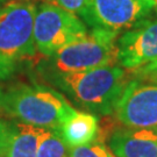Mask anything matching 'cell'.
<instances>
[{
	"mask_svg": "<svg viewBox=\"0 0 157 157\" xmlns=\"http://www.w3.org/2000/svg\"><path fill=\"white\" fill-rule=\"evenodd\" d=\"M48 84L56 87L83 109L99 115H113L114 107L129 77L115 64L76 72L40 71Z\"/></svg>",
	"mask_w": 157,
	"mask_h": 157,
	"instance_id": "cell-1",
	"label": "cell"
},
{
	"mask_svg": "<svg viewBox=\"0 0 157 157\" xmlns=\"http://www.w3.org/2000/svg\"><path fill=\"white\" fill-rule=\"evenodd\" d=\"M76 111L65 95L50 86L21 82L0 85V114L17 122L59 133Z\"/></svg>",
	"mask_w": 157,
	"mask_h": 157,
	"instance_id": "cell-2",
	"label": "cell"
},
{
	"mask_svg": "<svg viewBox=\"0 0 157 157\" xmlns=\"http://www.w3.org/2000/svg\"><path fill=\"white\" fill-rule=\"evenodd\" d=\"M119 35L102 29H91L87 35L63 47L41 63L40 71L76 72L118 64Z\"/></svg>",
	"mask_w": 157,
	"mask_h": 157,
	"instance_id": "cell-3",
	"label": "cell"
},
{
	"mask_svg": "<svg viewBox=\"0 0 157 157\" xmlns=\"http://www.w3.org/2000/svg\"><path fill=\"white\" fill-rule=\"evenodd\" d=\"M87 27L75 13L49 1L36 6L34 41L42 56L50 57L63 47L85 37Z\"/></svg>",
	"mask_w": 157,
	"mask_h": 157,
	"instance_id": "cell-4",
	"label": "cell"
},
{
	"mask_svg": "<svg viewBox=\"0 0 157 157\" xmlns=\"http://www.w3.org/2000/svg\"><path fill=\"white\" fill-rule=\"evenodd\" d=\"M36 5L32 1H11L0 10V55L14 61L36 55L34 20Z\"/></svg>",
	"mask_w": 157,
	"mask_h": 157,
	"instance_id": "cell-5",
	"label": "cell"
},
{
	"mask_svg": "<svg viewBox=\"0 0 157 157\" xmlns=\"http://www.w3.org/2000/svg\"><path fill=\"white\" fill-rule=\"evenodd\" d=\"M149 0H86L82 19L91 29L120 35L150 15Z\"/></svg>",
	"mask_w": 157,
	"mask_h": 157,
	"instance_id": "cell-6",
	"label": "cell"
},
{
	"mask_svg": "<svg viewBox=\"0 0 157 157\" xmlns=\"http://www.w3.org/2000/svg\"><path fill=\"white\" fill-rule=\"evenodd\" d=\"M113 114L124 127L157 130V82L130 78Z\"/></svg>",
	"mask_w": 157,
	"mask_h": 157,
	"instance_id": "cell-7",
	"label": "cell"
},
{
	"mask_svg": "<svg viewBox=\"0 0 157 157\" xmlns=\"http://www.w3.org/2000/svg\"><path fill=\"white\" fill-rule=\"evenodd\" d=\"M118 64L133 71L157 59V20L144 19L117 40Z\"/></svg>",
	"mask_w": 157,
	"mask_h": 157,
	"instance_id": "cell-8",
	"label": "cell"
},
{
	"mask_svg": "<svg viewBox=\"0 0 157 157\" xmlns=\"http://www.w3.org/2000/svg\"><path fill=\"white\" fill-rule=\"evenodd\" d=\"M108 148L115 157H157V130L121 127L111 133Z\"/></svg>",
	"mask_w": 157,
	"mask_h": 157,
	"instance_id": "cell-9",
	"label": "cell"
},
{
	"mask_svg": "<svg viewBox=\"0 0 157 157\" xmlns=\"http://www.w3.org/2000/svg\"><path fill=\"white\" fill-rule=\"evenodd\" d=\"M100 121L97 114L87 111H76L65 120L59 135L70 148L89 144L97 137Z\"/></svg>",
	"mask_w": 157,
	"mask_h": 157,
	"instance_id": "cell-10",
	"label": "cell"
},
{
	"mask_svg": "<svg viewBox=\"0 0 157 157\" xmlns=\"http://www.w3.org/2000/svg\"><path fill=\"white\" fill-rule=\"evenodd\" d=\"M47 130L42 127L13 122L11 139L2 157H36L40 142Z\"/></svg>",
	"mask_w": 157,
	"mask_h": 157,
	"instance_id": "cell-11",
	"label": "cell"
},
{
	"mask_svg": "<svg viewBox=\"0 0 157 157\" xmlns=\"http://www.w3.org/2000/svg\"><path fill=\"white\" fill-rule=\"evenodd\" d=\"M36 157H70V147L58 132L48 129L40 142Z\"/></svg>",
	"mask_w": 157,
	"mask_h": 157,
	"instance_id": "cell-12",
	"label": "cell"
},
{
	"mask_svg": "<svg viewBox=\"0 0 157 157\" xmlns=\"http://www.w3.org/2000/svg\"><path fill=\"white\" fill-rule=\"evenodd\" d=\"M70 157H115L105 141L98 136L89 144L70 148Z\"/></svg>",
	"mask_w": 157,
	"mask_h": 157,
	"instance_id": "cell-13",
	"label": "cell"
},
{
	"mask_svg": "<svg viewBox=\"0 0 157 157\" xmlns=\"http://www.w3.org/2000/svg\"><path fill=\"white\" fill-rule=\"evenodd\" d=\"M130 78L144 79V80H155L157 82V59L154 62L141 67L136 70L129 71Z\"/></svg>",
	"mask_w": 157,
	"mask_h": 157,
	"instance_id": "cell-14",
	"label": "cell"
},
{
	"mask_svg": "<svg viewBox=\"0 0 157 157\" xmlns=\"http://www.w3.org/2000/svg\"><path fill=\"white\" fill-rule=\"evenodd\" d=\"M17 70V61L0 55V83L11 78Z\"/></svg>",
	"mask_w": 157,
	"mask_h": 157,
	"instance_id": "cell-15",
	"label": "cell"
},
{
	"mask_svg": "<svg viewBox=\"0 0 157 157\" xmlns=\"http://www.w3.org/2000/svg\"><path fill=\"white\" fill-rule=\"evenodd\" d=\"M12 130H13V122H10L0 117V157L4 156L7 149Z\"/></svg>",
	"mask_w": 157,
	"mask_h": 157,
	"instance_id": "cell-16",
	"label": "cell"
},
{
	"mask_svg": "<svg viewBox=\"0 0 157 157\" xmlns=\"http://www.w3.org/2000/svg\"><path fill=\"white\" fill-rule=\"evenodd\" d=\"M52 4L59 6L71 13L82 15L86 6V0H52Z\"/></svg>",
	"mask_w": 157,
	"mask_h": 157,
	"instance_id": "cell-17",
	"label": "cell"
},
{
	"mask_svg": "<svg viewBox=\"0 0 157 157\" xmlns=\"http://www.w3.org/2000/svg\"><path fill=\"white\" fill-rule=\"evenodd\" d=\"M150 2H151V5L154 6V8L157 10V0H149Z\"/></svg>",
	"mask_w": 157,
	"mask_h": 157,
	"instance_id": "cell-18",
	"label": "cell"
},
{
	"mask_svg": "<svg viewBox=\"0 0 157 157\" xmlns=\"http://www.w3.org/2000/svg\"><path fill=\"white\" fill-rule=\"evenodd\" d=\"M11 1H17V0H11ZM20 1H33V0H20ZM45 1H52V0H45Z\"/></svg>",
	"mask_w": 157,
	"mask_h": 157,
	"instance_id": "cell-19",
	"label": "cell"
},
{
	"mask_svg": "<svg viewBox=\"0 0 157 157\" xmlns=\"http://www.w3.org/2000/svg\"><path fill=\"white\" fill-rule=\"evenodd\" d=\"M6 0H0V10H1V7L4 6V4H5Z\"/></svg>",
	"mask_w": 157,
	"mask_h": 157,
	"instance_id": "cell-20",
	"label": "cell"
},
{
	"mask_svg": "<svg viewBox=\"0 0 157 157\" xmlns=\"http://www.w3.org/2000/svg\"><path fill=\"white\" fill-rule=\"evenodd\" d=\"M156 13H157V10H156Z\"/></svg>",
	"mask_w": 157,
	"mask_h": 157,
	"instance_id": "cell-21",
	"label": "cell"
}]
</instances>
